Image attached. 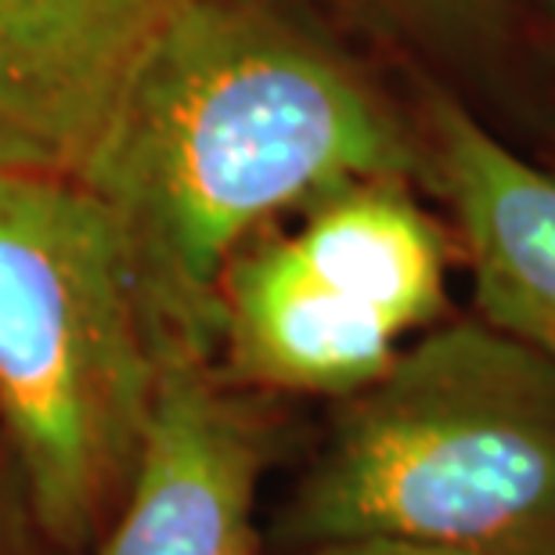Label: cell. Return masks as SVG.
I'll return each mask as SVG.
<instances>
[{
    "label": "cell",
    "mask_w": 555,
    "mask_h": 555,
    "mask_svg": "<svg viewBox=\"0 0 555 555\" xmlns=\"http://www.w3.org/2000/svg\"><path fill=\"white\" fill-rule=\"evenodd\" d=\"M0 166H26V170H48V166L37 163V155H29L22 144L0 134Z\"/></svg>",
    "instance_id": "cell-10"
},
{
    "label": "cell",
    "mask_w": 555,
    "mask_h": 555,
    "mask_svg": "<svg viewBox=\"0 0 555 555\" xmlns=\"http://www.w3.org/2000/svg\"><path fill=\"white\" fill-rule=\"evenodd\" d=\"M192 0H0V134L76 177Z\"/></svg>",
    "instance_id": "cell-5"
},
{
    "label": "cell",
    "mask_w": 555,
    "mask_h": 555,
    "mask_svg": "<svg viewBox=\"0 0 555 555\" xmlns=\"http://www.w3.org/2000/svg\"><path fill=\"white\" fill-rule=\"evenodd\" d=\"M217 336L242 383L278 393H361L404 339L314 274L285 235L246 242L220 274Z\"/></svg>",
    "instance_id": "cell-7"
},
{
    "label": "cell",
    "mask_w": 555,
    "mask_h": 555,
    "mask_svg": "<svg viewBox=\"0 0 555 555\" xmlns=\"http://www.w3.org/2000/svg\"><path fill=\"white\" fill-rule=\"evenodd\" d=\"M534 4L541 8V15L548 18V26H552V33H555V0H534Z\"/></svg>",
    "instance_id": "cell-11"
},
{
    "label": "cell",
    "mask_w": 555,
    "mask_h": 555,
    "mask_svg": "<svg viewBox=\"0 0 555 555\" xmlns=\"http://www.w3.org/2000/svg\"><path fill=\"white\" fill-rule=\"evenodd\" d=\"M364 4L448 48H480L502 29V0H364Z\"/></svg>",
    "instance_id": "cell-8"
},
{
    "label": "cell",
    "mask_w": 555,
    "mask_h": 555,
    "mask_svg": "<svg viewBox=\"0 0 555 555\" xmlns=\"http://www.w3.org/2000/svg\"><path fill=\"white\" fill-rule=\"evenodd\" d=\"M282 534L555 555V358L480 318L426 332L339 401Z\"/></svg>",
    "instance_id": "cell-2"
},
{
    "label": "cell",
    "mask_w": 555,
    "mask_h": 555,
    "mask_svg": "<svg viewBox=\"0 0 555 555\" xmlns=\"http://www.w3.org/2000/svg\"><path fill=\"white\" fill-rule=\"evenodd\" d=\"M268 454L271 433L206 369V350L170 343L102 555H257L253 505Z\"/></svg>",
    "instance_id": "cell-4"
},
{
    "label": "cell",
    "mask_w": 555,
    "mask_h": 555,
    "mask_svg": "<svg viewBox=\"0 0 555 555\" xmlns=\"http://www.w3.org/2000/svg\"><path fill=\"white\" fill-rule=\"evenodd\" d=\"M166 350L113 209L0 166V422L51 538L76 545L124 498Z\"/></svg>",
    "instance_id": "cell-3"
},
{
    "label": "cell",
    "mask_w": 555,
    "mask_h": 555,
    "mask_svg": "<svg viewBox=\"0 0 555 555\" xmlns=\"http://www.w3.org/2000/svg\"><path fill=\"white\" fill-rule=\"evenodd\" d=\"M422 166L393 108L314 33L263 0H192L76 181L116 214L163 339L206 350L220 274L268 220Z\"/></svg>",
    "instance_id": "cell-1"
},
{
    "label": "cell",
    "mask_w": 555,
    "mask_h": 555,
    "mask_svg": "<svg viewBox=\"0 0 555 555\" xmlns=\"http://www.w3.org/2000/svg\"><path fill=\"white\" fill-rule=\"evenodd\" d=\"M299 555H473V552L426 545V541H404V538H339V541L304 545Z\"/></svg>",
    "instance_id": "cell-9"
},
{
    "label": "cell",
    "mask_w": 555,
    "mask_h": 555,
    "mask_svg": "<svg viewBox=\"0 0 555 555\" xmlns=\"http://www.w3.org/2000/svg\"><path fill=\"white\" fill-rule=\"evenodd\" d=\"M426 124V166L454 217L476 318L555 358V177L454 98H433Z\"/></svg>",
    "instance_id": "cell-6"
}]
</instances>
